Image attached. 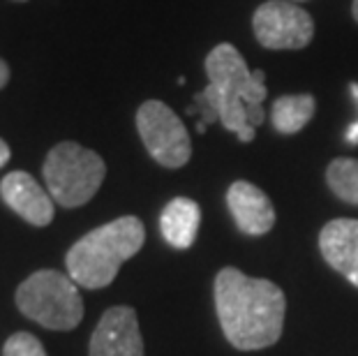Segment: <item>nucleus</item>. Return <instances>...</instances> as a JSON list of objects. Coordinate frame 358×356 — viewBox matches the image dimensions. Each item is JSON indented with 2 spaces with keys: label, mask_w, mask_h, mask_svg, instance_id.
<instances>
[{
  "label": "nucleus",
  "mask_w": 358,
  "mask_h": 356,
  "mask_svg": "<svg viewBox=\"0 0 358 356\" xmlns=\"http://www.w3.org/2000/svg\"><path fill=\"white\" fill-rule=\"evenodd\" d=\"M227 204L236 220V227L248 236H264L275 225L273 201L255 183L236 180L227 192Z\"/></svg>",
  "instance_id": "obj_10"
},
{
  "label": "nucleus",
  "mask_w": 358,
  "mask_h": 356,
  "mask_svg": "<svg viewBox=\"0 0 358 356\" xmlns=\"http://www.w3.org/2000/svg\"><path fill=\"white\" fill-rule=\"evenodd\" d=\"M0 197L14 213L33 227H47L53 220V197L26 171L7 173L0 183Z\"/></svg>",
  "instance_id": "obj_9"
},
{
  "label": "nucleus",
  "mask_w": 358,
  "mask_h": 356,
  "mask_svg": "<svg viewBox=\"0 0 358 356\" xmlns=\"http://www.w3.org/2000/svg\"><path fill=\"white\" fill-rule=\"evenodd\" d=\"M215 310L224 338L236 350L255 352L280 340L287 299L271 280L222 269L215 278Z\"/></svg>",
  "instance_id": "obj_1"
},
{
  "label": "nucleus",
  "mask_w": 358,
  "mask_h": 356,
  "mask_svg": "<svg viewBox=\"0 0 358 356\" xmlns=\"http://www.w3.org/2000/svg\"><path fill=\"white\" fill-rule=\"evenodd\" d=\"M17 308L28 320L51 331H72L83 320L77 283L60 271H37L17 290Z\"/></svg>",
  "instance_id": "obj_3"
},
{
  "label": "nucleus",
  "mask_w": 358,
  "mask_h": 356,
  "mask_svg": "<svg viewBox=\"0 0 358 356\" xmlns=\"http://www.w3.org/2000/svg\"><path fill=\"white\" fill-rule=\"evenodd\" d=\"M201 225V208L199 204L187 199V197H176L164 206L159 215V232L171 248L185 250L196 241V232Z\"/></svg>",
  "instance_id": "obj_12"
},
{
  "label": "nucleus",
  "mask_w": 358,
  "mask_h": 356,
  "mask_svg": "<svg viewBox=\"0 0 358 356\" xmlns=\"http://www.w3.org/2000/svg\"><path fill=\"white\" fill-rule=\"evenodd\" d=\"M252 28L266 49H303L315 37V21L303 7L289 0H268L259 5Z\"/></svg>",
  "instance_id": "obj_7"
},
{
  "label": "nucleus",
  "mask_w": 358,
  "mask_h": 356,
  "mask_svg": "<svg viewBox=\"0 0 358 356\" xmlns=\"http://www.w3.org/2000/svg\"><path fill=\"white\" fill-rule=\"evenodd\" d=\"M7 162H10V146L0 139V166H5Z\"/></svg>",
  "instance_id": "obj_18"
},
{
  "label": "nucleus",
  "mask_w": 358,
  "mask_h": 356,
  "mask_svg": "<svg viewBox=\"0 0 358 356\" xmlns=\"http://www.w3.org/2000/svg\"><path fill=\"white\" fill-rule=\"evenodd\" d=\"M146 229L134 215L118 218L88 232L65 257L67 273L86 290H102L116 280L120 266L143 248Z\"/></svg>",
  "instance_id": "obj_2"
},
{
  "label": "nucleus",
  "mask_w": 358,
  "mask_h": 356,
  "mask_svg": "<svg viewBox=\"0 0 358 356\" xmlns=\"http://www.w3.org/2000/svg\"><path fill=\"white\" fill-rule=\"evenodd\" d=\"M42 171L49 194L63 208H77L88 204L106 176L102 157L74 141L53 146L44 160Z\"/></svg>",
  "instance_id": "obj_4"
},
{
  "label": "nucleus",
  "mask_w": 358,
  "mask_h": 356,
  "mask_svg": "<svg viewBox=\"0 0 358 356\" xmlns=\"http://www.w3.org/2000/svg\"><path fill=\"white\" fill-rule=\"evenodd\" d=\"M136 130L155 162L166 169H178L187 164L192 155L187 127L164 102L148 100L136 111Z\"/></svg>",
  "instance_id": "obj_6"
},
{
  "label": "nucleus",
  "mask_w": 358,
  "mask_h": 356,
  "mask_svg": "<svg viewBox=\"0 0 358 356\" xmlns=\"http://www.w3.org/2000/svg\"><path fill=\"white\" fill-rule=\"evenodd\" d=\"M317 102L315 97L303 93V95H282L273 102L271 107V120L273 127L280 134H296L306 127L312 116H315Z\"/></svg>",
  "instance_id": "obj_13"
},
{
  "label": "nucleus",
  "mask_w": 358,
  "mask_h": 356,
  "mask_svg": "<svg viewBox=\"0 0 358 356\" xmlns=\"http://www.w3.org/2000/svg\"><path fill=\"white\" fill-rule=\"evenodd\" d=\"M3 356H47L42 343L30 333H14L7 338L3 347Z\"/></svg>",
  "instance_id": "obj_15"
},
{
  "label": "nucleus",
  "mask_w": 358,
  "mask_h": 356,
  "mask_svg": "<svg viewBox=\"0 0 358 356\" xmlns=\"http://www.w3.org/2000/svg\"><path fill=\"white\" fill-rule=\"evenodd\" d=\"M90 356H143L134 308L116 306L106 310L90 338Z\"/></svg>",
  "instance_id": "obj_8"
},
{
  "label": "nucleus",
  "mask_w": 358,
  "mask_h": 356,
  "mask_svg": "<svg viewBox=\"0 0 358 356\" xmlns=\"http://www.w3.org/2000/svg\"><path fill=\"white\" fill-rule=\"evenodd\" d=\"M10 81V67L5 60H0V88H5V83Z\"/></svg>",
  "instance_id": "obj_17"
},
{
  "label": "nucleus",
  "mask_w": 358,
  "mask_h": 356,
  "mask_svg": "<svg viewBox=\"0 0 358 356\" xmlns=\"http://www.w3.org/2000/svg\"><path fill=\"white\" fill-rule=\"evenodd\" d=\"M352 95H354V100H356V104H358V83H352ZM345 139H347V143H352V146H356L358 143V120L356 123H352L349 125V130H347V134H345Z\"/></svg>",
  "instance_id": "obj_16"
},
{
  "label": "nucleus",
  "mask_w": 358,
  "mask_h": 356,
  "mask_svg": "<svg viewBox=\"0 0 358 356\" xmlns=\"http://www.w3.org/2000/svg\"><path fill=\"white\" fill-rule=\"evenodd\" d=\"M206 74H208V83L213 88L241 97L248 104V116L252 127L264 123L262 102L268 95L266 74L262 70L250 72L241 51L234 44L222 42L206 56Z\"/></svg>",
  "instance_id": "obj_5"
},
{
  "label": "nucleus",
  "mask_w": 358,
  "mask_h": 356,
  "mask_svg": "<svg viewBox=\"0 0 358 356\" xmlns=\"http://www.w3.org/2000/svg\"><path fill=\"white\" fill-rule=\"evenodd\" d=\"M17 3H26V0H17Z\"/></svg>",
  "instance_id": "obj_20"
},
{
  "label": "nucleus",
  "mask_w": 358,
  "mask_h": 356,
  "mask_svg": "<svg viewBox=\"0 0 358 356\" xmlns=\"http://www.w3.org/2000/svg\"><path fill=\"white\" fill-rule=\"evenodd\" d=\"M326 183L338 199L358 206V160L338 157L326 169Z\"/></svg>",
  "instance_id": "obj_14"
},
{
  "label": "nucleus",
  "mask_w": 358,
  "mask_h": 356,
  "mask_svg": "<svg viewBox=\"0 0 358 356\" xmlns=\"http://www.w3.org/2000/svg\"><path fill=\"white\" fill-rule=\"evenodd\" d=\"M352 12H354V19L358 21V0H354V5H352Z\"/></svg>",
  "instance_id": "obj_19"
},
{
  "label": "nucleus",
  "mask_w": 358,
  "mask_h": 356,
  "mask_svg": "<svg viewBox=\"0 0 358 356\" xmlns=\"http://www.w3.org/2000/svg\"><path fill=\"white\" fill-rule=\"evenodd\" d=\"M319 248L331 269L358 287V220H331L319 234Z\"/></svg>",
  "instance_id": "obj_11"
}]
</instances>
